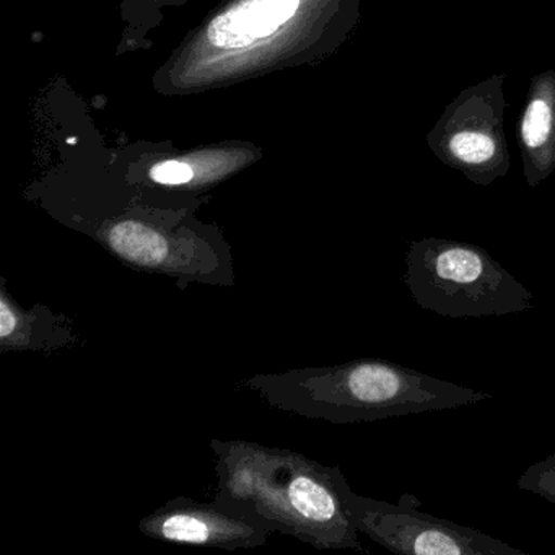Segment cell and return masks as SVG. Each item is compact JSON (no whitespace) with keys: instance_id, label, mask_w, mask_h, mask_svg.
<instances>
[{"instance_id":"cell-1","label":"cell","mask_w":555,"mask_h":555,"mask_svg":"<svg viewBox=\"0 0 555 555\" xmlns=\"http://www.w3.org/2000/svg\"><path fill=\"white\" fill-rule=\"evenodd\" d=\"M212 447L219 456L217 502L314 547L363 551L347 509L350 487L339 467L243 441H212Z\"/></svg>"},{"instance_id":"cell-2","label":"cell","mask_w":555,"mask_h":555,"mask_svg":"<svg viewBox=\"0 0 555 555\" xmlns=\"http://www.w3.org/2000/svg\"><path fill=\"white\" fill-rule=\"evenodd\" d=\"M251 385L275 408L333 424L444 411L492 399L487 392L382 359L258 376Z\"/></svg>"},{"instance_id":"cell-3","label":"cell","mask_w":555,"mask_h":555,"mask_svg":"<svg viewBox=\"0 0 555 555\" xmlns=\"http://www.w3.org/2000/svg\"><path fill=\"white\" fill-rule=\"evenodd\" d=\"M405 266L404 282L418 307L440 317H505L532 308V292L473 243L417 240Z\"/></svg>"},{"instance_id":"cell-4","label":"cell","mask_w":555,"mask_h":555,"mask_svg":"<svg viewBox=\"0 0 555 555\" xmlns=\"http://www.w3.org/2000/svg\"><path fill=\"white\" fill-rule=\"evenodd\" d=\"M506 74H493L461 90L427 134L435 157L470 183L490 186L512 165L505 134Z\"/></svg>"},{"instance_id":"cell-5","label":"cell","mask_w":555,"mask_h":555,"mask_svg":"<svg viewBox=\"0 0 555 555\" xmlns=\"http://www.w3.org/2000/svg\"><path fill=\"white\" fill-rule=\"evenodd\" d=\"M418 500L379 502L349 489L347 509L357 531L395 554L402 555H526L492 535L418 512Z\"/></svg>"},{"instance_id":"cell-6","label":"cell","mask_w":555,"mask_h":555,"mask_svg":"<svg viewBox=\"0 0 555 555\" xmlns=\"http://www.w3.org/2000/svg\"><path fill=\"white\" fill-rule=\"evenodd\" d=\"M141 531L173 544L238 548L264 544L269 529L219 502L177 500L147 516Z\"/></svg>"},{"instance_id":"cell-7","label":"cell","mask_w":555,"mask_h":555,"mask_svg":"<svg viewBox=\"0 0 555 555\" xmlns=\"http://www.w3.org/2000/svg\"><path fill=\"white\" fill-rule=\"evenodd\" d=\"M522 175L529 188L555 171V70L532 77L518 122Z\"/></svg>"},{"instance_id":"cell-8","label":"cell","mask_w":555,"mask_h":555,"mask_svg":"<svg viewBox=\"0 0 555 555\" xmlns=\"http://www.w3.org/2000/svg\"><path fill=\"white\" fill-rule=\"evenodd\" d=\"M298 5L300 0H245L212 21L207 37L222 50L249 47L287 24Z\"/></svg>"},{"instance_id":"cell-9","label":"cell","mask_w":555,"mask_h":555,"mask_svg":"<svg viewBox=\"0 0 555 555\" xmlns=\"http://www.w3.org/2000/svg\"><path fill=\"white\" fill-rule=\"evenodd\" d=\"M106 245L134 268L164 271L168 274H177L183 268L190 271L193 269L183 261V251L175 249L165 233L138 220H125L113 225L106 235Z\"/></svg>"},{"instance_id":"cell-10","label":"cell","mask_w":555,"mask_h":555,"mask_svg":"<svg viewBox=\"0 0 555 555\" xmlns=\"http://www.w3.org/2000/svg\"><path fill=\"white\" fill-rule=\"evenodd\" d=\"M516 486L526 492L535 493L555 505V454L531 464L519 476Z\"/></svg>"},{"instance_id":"cell-11","label":"cell","mask_w":555,"mask_h":555,"mask_svg":"<svg viewBox=\"0 0 555 555\" xmlns=\"http://www.w3.org/2000/svg\"><path fill=\"white\" fill-rule=\"evenodd\" d=\"M193 177V168L183 164V162H164V164H158L157 167L151 170L152 180L160 184H170V186L190 183Z\"/></svg>"}]
</instances>
